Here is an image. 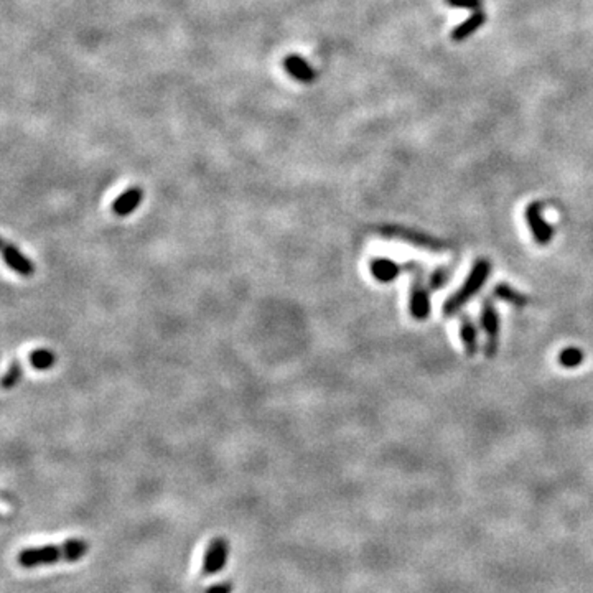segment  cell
Returning <instances> with one entry per match:
<instances>
[{"mask_svg":"<svg viewBox=\"0 0 593 593\" xmlns=\"http://www.w3.org/2000/svg\"><path fill=\"white\" fill-rule=\"evenodd\" d=\"M88 550L89 544L84 539H68L63 544L23 549L17 561L25 568H36L58 562H78L86 556Z\"/></svg>","mask_w":593,"mask_h":593,"instance_id":"cell-1","label":"cell"},{"mask_svg":"<svg viewBox=\"0 0 593 593\" xmlns=\"http://www.w3.org/2000/svg\"><path fill=\"white\" fill-rule=\"evenodd\" d=\"M490 270H491V265L486 259H478L477 262L473 264L472 270H469L467 281L463 282V286L460 287L452 297H448L447 302L444 303V315L453 317L455 313L462 310V308L468 303L469 298L477 295V293L481 291V287L485 286V282L488 281V275H490Z\"/></svg>","mask_w":593,"mask_h":593,"instance_id":"cell-2","label":"cell"},{"mask_svg":"<svg viewBox=\"0 0 593 593\" xmlns=\"http://www.w3.org/2000/svg\"><path fill=\"white\" fill-rule=\"evenodd\" d=\"M414 279L411 284L409 310L415 320H427L430 315V288L424 279V269L420 264L412 270Z\"/></svg>","mask_w":593,"mask_h":593,"instance_id":"cell-3","label":"cell"},{"mask_svg":"<svg viewBox=\"0 0 593 593\" xmlns=\"http://www.w3.org/2000/svg\"><path fill=\"white\" fill-rule=\"evenodd\" d=\"M382 234H386L389 239H399L404 241V243H409L415 248H424L429 249L430 253H444L447 249V244L444 241L435 239V237L427 236L424 232L415 231V229H407V227H399V226H391L382 229Z\"/></svg>","mask_w":593,"mask_h":593,"instance_id":"cell-4","label":"cell"},{"mask_svg":"<svg viewBox=\"0 0 593 593\" xmlns=\"http://www.w3.org/2000/svg\"><path fill=\"white\" fill-rule=\"evenodd\" d=\"M481 328L485 331L486 343L485 353L488 358H493L498 353L500 346V315H498L496 307L491 300H483L481 305Z\"/></svg>","mask_w":593,"mask_h":593,"instance_id":"cell-5","label":"cell"},{"mask_svg":"<svg viewBox=\"0 0 593 593\" xmlns=\"http://www.w3.org/2000/svg\"><path fill=\"white\" fill-rule=\"evenodd\" d=\"M229 557V542L226 538H215L208 545L205 559H203V577L216 575L225 568Z\"/></svg>","mask_w":593,"mask_h":593,"instance_id":"cell-6","label":"cell"},{"mask_svg":"<svg viewBox=\"0 0 593 593\" xmlns=\"http://www.w3.org/2000/svg\"><path fill=\"white\" fill-rule=\"evenodd\" d=\"M526 221H528V226L531 232H533L535 243L545 246L552 241L554 232L556 231H554V227L544 220L542 205H540V203L534 201L526 208Z\"/></svg>","mask_w":593,"mask_h":593,"instance_id":"cell-7","label":"cell"},{"mask_svg":"<svg viewBox=\"0 0 593 593\" xmlns=\"http://www.w3.org/2000/svg\"><path fill=\"white\" fill-rule=\"evenodd\" d=\"M284 69H286V73L291 74L295 81L303 84H310L315 81L317 78L315 69L312 68L310 63L298 55H288L287 58L284 60Z\"/></svg>","mask_w":593,"mask_h":593,"instance_id":"cell-8","label":"cell"},{"mask_svg":"<svg viewBox=\"0 0 593 593\" xmlns=\"http://www.w3.org/2000/svg\"><path fill=\"white\" fill-rule=\"evenodd\" d=\"M402 269H404V265L397 264L396 260H392V259L378 258L371 260V272L374 275V279L384 284L396 281V279L401 275Z\"/></svg>","mask_w":593,"mask_h":593,"instance_id":"cell-9","label":"cell"},{"mask_svg":"<svg viewBox=\"0 0 593 593\" xmlns=\"http://www.w3.org/2000/svg\"><path fill=\"white\" fill-rule=\"evenodd\" d=\"M4 259H6L8 267L13 269L20 275H25V277L35 272V265H33L32 260L25 258L15 246L4 243Z\"/></svg>","mask_w":593,"mask_h":593,"instance_id":"cell-10","label":"cell"},{"mask_svg":"<svg viewBox=\"0 0 593 593\" xmlns=\"http://www.w3.org/2000/svg\"><path fill=\"white\" fill-rule=\"evenodd\" d=\"M460 338H462V343L465 346V351L469 356H474L478 353V330L477 325L473 324V320L469 319V315L463 313L460 317Z\"/></svg>","mask_w":593,"mask_h":593,"instance_id":"cell-11","label":"cell"},{"mask_svg":"<svg viewBox=\"0 0 593 593\" xmlns=\"http://www.w3.org/2000/svg\"><path fill=\"white\" fill-rule=\"evenodd\" d=\"M142 198H144V193H142L140 188H131L127 189L126 193H122L121 196L114 201L112 210L119 216H127L131 215L132 211L135 210L137 206L140 205Z\"/></svg>","mask_w":593,"mask_h":593,"instance_id":"cell-12","label":"cell"},{"mask_svg":"<svg viewBox=\"0 0 593 593\" xmlns=\"http://www.w3.org/2000/svg\"><path fill=\"white\" fill-rule=\"evenodd\" d=\"M485 22H486V13L483 11H474L468 20L460 23V25L455 28V30L452 32V38L455 41L467 40V38L472 35V33L477 32Z\"/></svg>","mask_w":593,"mask_h":593,"instance_id":"cell-13","label":"cell"},{"mask_svg":"<svg viewBox=\"0 0 593 593\" xmlns=\"http://www.w3.org/2000/svg\"><path fill=\"white\" fill-rule=\"evenodd\" d=\"M495 297L500 298V300L509 303L512 307H526L528 305V297L523 295L519 291H516V288H512L511 286H507V284H498L495 287Z\"/></svg>","mask_w":593,"mask_h":593,"instance_id":"cell-14","label":"cell"},{"mask_svg":"<svg viewBox=\"0 0 593 593\" xmlns=\"http://www.w3.org/2000/svg\"><path fill=\"white\" fill-rule=\"evenodd\" d=\"M450 275H452V270L448 267H437L429 275V279H427V286L432 292L435 291H440V288L447 286V282L450 281Z\"/></svg>","mask_w":593,"mask_h":593,"instance_id":"cell-15","label":"cell"},{"mask_svg":"<svg viewBox=\"0 0 593 593\" xmlns=\"http://www.w3.org/2000/svg\"><path fill=\"white\" fill-rule=\"evenodd\" d=\"M559 363L564 368H577L583 363V351L578 348H566L559 354Z\"/></svg>","mask_w":593,"mask_h":593,"instance_id":"cell-16","label":"cell"},{"mask_svg":"<svg viewBox=\"0 0 593 593\" xmlns=\"http://www.w3.org/2000/svg\"><path fill=\"white\" fill-rule=\"evenodd\" d=\"M55 363V354L48 349H36L32 353V364L36 369H48Z\"/></svg>","mask_w":593,"mask_h":593,"instance_id":"cell-17","label":"cell"},{"mask_svg":"<svg viewBox=\"0 0 593 593\" xmlns=\"http://www.w3.org/2000/svg\"><path fill=\"white\" fill-rule=\"evenodd\" d=\"M20 376H22V364L15 361L11 366V369H8L6 378H4V387L8 389V387L15 386V384L18 382V379H20Z\"/></svg>","mask_w":593,"mask_h":593,"instance_id":"cell-18","label":"cell"},{"mask_svg":"<svg viewBox=\"0 0 593 593\" xmlns=\"http://www.w3.org/2000/svg\"><path fill=\"white\" fill-rule=\"evenodd\" d=\"M445 4L450 7L458 8H472V11H480L481 0H445Z\"/></svg>","mask_w":593,"mask_h":593,"instance_id":"cell-19","label":"cell"},{"mask_svg":"<svg viewBox=\"0 0 593 593\" xmlns=\"http://www.w3.org/2000/svg\"><path fill=\"white\" fill-rule=\"evenodd\" d=\"M232 592V583L229 580L215 583V585L208 587L205 593H231Z\"/></svg>","mask_w":593,"mask_h":593,"instance_id":"cell-20","label":"cell"}]
</instances>
